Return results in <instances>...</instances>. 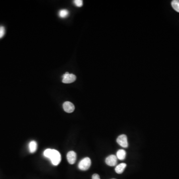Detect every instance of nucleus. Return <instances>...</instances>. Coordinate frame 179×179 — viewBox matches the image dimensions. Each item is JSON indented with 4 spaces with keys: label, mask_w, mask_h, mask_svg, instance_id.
<instances>
[{
    "label": "nucleus",
    "mask_w": 179,
    "mask_h": 179,
    "mask_svg": "<svg viewBox=\"0 0 179 179\" xmlns=\"http://www.w3.org/2000/svg\"><path fill=\"white\" fill-rule=\"evenodd\" d=\"M117 142L120 146L124 148H127L129 146L127 138V135L125 134L119 135L117 138Z\"/></svg>",
    "instance_id": "4"
},
{
    "label": "nucleus",
    "mask_w": 179,
    "mask_h": 179,
    "mask_svg": "<svg viewBox=\"0 0 179 179\" xmlns=\"http://www.w3.org/2000/svg\"><path fill=\"white\" fill-rule=\"evenodd\" d=\"M43 155L45 157L48 158L50 160L53 165L57 166L60 163L61 156L60 153L57 150L47 149L44 151Z\"/></svg>",
    "instance_id": "1"
},
{
    "label": "nucleus",
    "mask_w": 179,
    "mask_h": 179,
    "mask_svg": "<svg viewBox=\"0 0 179 179\" xmlns=\"http://www.w3.org/2000/svg\"><path fill=\"white\" fill-rule=\"evenodd\" d=\"M126 157V152L125 150L120 149L117 151V157L120 160H123Z\"/></svg>",
    "instance_id": "10"
},
{
    "label": "nucleus",
    "mask_w": 179,
    "mask_h": 179,
    "mask_svg": "<svg viewBox=\"0 0 179 179\" xmlns=\"http://www.w3.org/2000/svg\"><path fill=\"white\" fill-rule=\"evenodd\" d=\"M62 82L65 84H70L76 80V76L73 74H69L66 72L62 76Z\"/></svg>",
    "instance_id": "3"
},
{
    "label": "nucleus",
    "mask_w": 179,
    "mask_h": 179,
    "mask_svg": "<svg viewBox=\"0 0 179 179\" xmlns=\"http://www.w3.org/2000/svg\"><path fill=\"white\" fill-rule=\"evenodd\" d=\"M63 107L65 111L68 113H72L75 109L74 105L70 101H65L63 105Z\"/></svg>",
    "instance_id": "6"
},
{
    "label": "nucleus",
    "mask_w": 179,
    "mask_h": 179,
    "mask_svg": "<svg viewBox=\"0 0 179 179\" xmlns=\"http://www.w3.org/2000/svg\"><path fill=\"white\" fill-rule=\"evenodd\" d=\"M127 167V164L125 163H121L117 166V167L115 168V171L117 174L123 173L125 168Z\"/></svg>",
    "instance_id": "8"
},
{
    "label": "nucleus",
    "mask_w": 179,
    "mask_h": 179,
    "mask_svg": "<svg viewBox=\"0 0 179 179\" xmlns=\"http://www.w3.org/2000/svg\"><path fill=\"white\" fill-rule=\"evenodd\" d=\"M67 159L69 163L70 164H74L76 161L77 155L73 151H70L67 154Z\"/></svg>",
    "instance_id": "7"
},
{
    "label": "nucleus",
    "mask_w": 179,
    "mask_h": 179,
    "mask_svg": "<svg viewBox=\"0 0 179 179\" xmlns=\"http://www.w3.org/2000/svg\"><path fill=\"white\" fill-rule=\"evenodd\" d=\"M91 165V160L89 157L84 158L78 164V168L82 171H86Z\"/></svg>",
    "instance_id": "2"
},
{
    "label": "nucleus",
    "mask_w": 179,
    "mask_h": 179,
    "mask_svg": "<svg viewBox=\"0 0 179 179\" xmlns=\"http://www.w3.org/2000/svg\"><path fill=\"white\" fill-rule=\"evenodd\" d=\"M74 3L78 7H81L83 5V2L82 0H75L74 1Z\"/></svg>",
    "instance_id": "13"
},
{
    "label": "nucleus",
    "mask_w": 179,
    "mask_h": 179,
    "mask_svg": "<svg viewBox=\"0 0 179 179\" xmlns=\"http://www.w3.org/2000/svg\"><path fill=\"white\" fill-rule=\"evenodd\" d=\"M105 163L109 166H115L117 164V156L115 155H109L106 158Z\"/></svg>",
    "instance_id": "5"
},
{
    "label": "nucleus",
    "mask_w": 179,
    "mask_h": 179,
    "mask_svg": "<svg viewBox=\"0 0 179 179\" xmlns=\"http://www.w3.org/2000/svg\"><path fill=\"white\" fill-rule=\"evenodd\" d=\"M69 15V12L68 10H61L59 12V16L61 18H65Z\"/></svg>",
    "instance_id": "12"
},
{
    "label": "nucleus",
    "mask_w": 179,
    "mask_h": 179,
    "mask_svg": "<svg viewBox=\"0 0 179 179\" xmlns=\"http://www.w3.org/2000/svg\"></svg>",
    "instance_id": "16"
},
{
    "label": "nucleus",
    "mask_w": 179,
    "mask_h": 179,
    "mask_svg": "<svg viewBox=\"0 0 179 179\" xmlns=\"http://www.w3.org/2000/svg\"><path fill=\"white\" fill-rule=\"evenodd\" d=\"M171 5L174 10L179 13V0H174L171 2Z\"/></svg>",
    "instance_id": "11"
},
{
    "label": "nucleus",
    "mask_w": 179,
    "mask_h": 179,
    "mask_svg": "<svg viewBox=\"0 0 179 179\" xmlns=\"http://www.w3.org/2000/svg\"><path fill=\"white\" fill-rule=\"evenodd\" d=\"M5 34V29L3 26H0V38H2Z\"/></svg>",
    "instance_id": "14"
},
{
    "label": "nucleus",
    "mask_w": 179,
    "mask_h": 179,
    "mask_svg": "<svg viewBox=\"0 0 179 179\" xmlns=\"http://www.w3.org/2000/svg\"><path fill=\"white\" fill-rule=\"evenodd\" d=\"M37 143L35 141H31L29 144V152L31 153H33L36 151L37 149Z\"/></svg>",
    "instance_id": "9"
},
{
    "label": "nucleus",
    "mask_w": 179,
    "mask_h": 179,
    "mask_svg": "<svg viewBox=\"0 0 179 179\" xmlns=\"http://www.w3.org/2000/svg\"><path fill=\"white\" fill-rule=\"evenodd\" d=\"M92 179H101L99 177V176L97 174H94L92 176Z\"/></svg>",
    "instance_id": "15"
}]
</instances>
